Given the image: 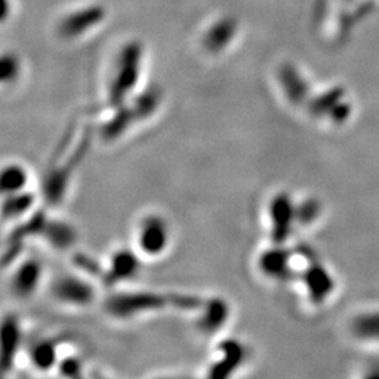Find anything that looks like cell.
I'll return each mask as SVG.
<instances>
[{"label": "cell", "instance_id": "e0dca14e", "mask_svg": "<svg viewBox=\"0 0 379 379\" xmlns=\"http://www.w3.org/2000/svg\"><path fill=\"white\" fill-rule=\"evenodd\" d=\"M19 66L13 61L0 59V86L9 85L17 79Z\"/></svg>", "mask_w": 379, "mask_h": 379}, {"label": "cell", "instance_id": "5bb4252c", "mask_svg": "<svg viewBox=\"0 0 379 379\" xmlns=\"http://www.w3.org/2000/svg\"><path fill=\"white\" fill-rule=\"evenodd\" d=\"M222 356H223V360L221 362H218L216 368L226 367L225 369H226V375H227L232 369H235L234 367L236 364H239V362L243 361L245 351H243V347H240V345H236V343H234V341H229V343L223 345V347H222Z\"/></svg>", "mask_w": 379, "mask_h": 379}, {"label": "cell", "instance_id": "3957f363", "mask_svg": "<svg viewBox=\"0 0 379 379\" xmlns=\"http://www.w3.org/2000/svg\"><path fill=\"white\" fill-rule=\"evenodd\" d=\"M44 265L41 260L27 257L20 261L10 274V291L19 299H30L40 289L44 280Z\"/></svg>", "mask_w": 379, "mask_h": 379}, {"label": "cell", "instance_id": "ba28073f", "mask_svg": "<svg viewBox=\"0 0 379 379\" xmlns=\"http://www.w3.org/2000/svg\"><path fill=\"white\" fill-rule=\"evenodd\" d=\"M38 235L50 243L57 250H66L76 242V234L73 225L63 219H43Z\"/></svg>", "mask_w": 379, "mask_h": 379}, {"label": "cell", "instance_id": "9c48e42d", "mask_svg": "<svg viewBox=\"0 0 379 379\" xmlns=\"http://www.w3.org/2000/svg\"><path fill=\"white\" fill-rule=\"evenodd\" d=\"M59 345L52 338H40L31 345L28 350L30 365L37 371L55 369L61 361Z\"/></svg>", "mask_w": 379, "mask_h": 379}, {"label": "cell", "instance_id": "7c38bea8", "mask_svg": "<svg viewBox=\"0 0 379 379\" xmlns=\"http://www.w3.org/2000/svg\"><path fill=\"white\" fill-rule=\"evenodd\" d=\"M260 267L270 277L284 278L285 276H288L289 272V257L281 249H273L263 254Z\"/></svg>", "mask_w": 379, "mask_h": 379}, {"label": "cell", "instance_id": "8992f818", "mask_svg": "<svg viewBox=\"0 0 379 379\" xmlns=\"http://www.w3.org/2000/svg\"><path fill=\"white\" fill-rule=\"evenodd\" d=\"M139 246L147 254H159L165 250L169 239L167 225L159 216L146 218L139 231Z\"/></svg>", "mask_w": 379, "mask_h": 379}, {"label": "cell", "instance_id": "8fae6325", "mask_svg": "<svg viewBox=\"0 0 379 379\" xmlns=\"http://www.w3.org/2000/svg\"><path fill=\"white\" fill-rule=\"evenodd\" d=\"M303 283H305L311 298L316 302H319V299L322 302V299L333 289V281L322 265L320 267L319 265H311L305 276H303Z\"/></svg>", "mask_w": 379, "mask_h": 379}, {"label": "cell", "instance_id": "52a82bcc", "mask_svg": "<svg viewBox=\"0 0 379 379\" xmlns=\"http://www.w3.org/2000/svg\"><path fill=\"white\" fill-rule=\"evenodd\" d=\"M31 174L28 167L20 162L0 165V198L9 197L30 188Z\"/></svg>", "mask_w": 379, "mask_h": 379}, {"label": "cell", "instance_id": "4fadbf2b", "mask_svg": "<svg viewBox=\"0 0 379 379\" xmlns=\"http://www.w3.org/2000/svg\"><path fill=\"white\" fill-rule=\"evenodd\" d=\"M138 269V261L136 257L130 252H119L114 254L111 260V277L114 281L127 280L131 277Z\"/></svg>", "mask_w": 379, "mask_h": 379}, {"label": "cell", "instance_id": "7a4b0ae2", "mask_svg": "<svg viewBox=\"0 0 379 379\" xmlns=\"http://www.w3.org/2000/svg\"><path fill=\"white\" fill-rule=\"evenodd\" d=\"M51 294L55 300L68 307H88L94 299L93 285L81 276L62 274L51 285Z\"/></svg>", "mask_w": 379, "mask_h": 379}, {"label": "cell", "instance_id": "ac0fdd59", "mask_svg": "<svg viewBox=\"0 0 379 379\" xmlns=\"http://www.w3.org/2000/svg\"><path fill=\"white\" fill-rule=\"evenodd\" d=\"M318 214H319V207L315 201H307L299 207L296 205V221L302 223L311 222L312 219L316 218Z\"/></svg>", "mask_w": 379, "mask_h": 379}, {"label": "cell", "instance_id": "5b68a950", "mask_svg": "<svg viewBox=\"0 0 379 379\" xmlns=\"http://www.w3.org/2000/svg\"><path fill=\"white\" fill-rule=\"evenodd\" d=\"M272 223H273V238L278 243L288 239L292 225L296 221V207L291 198L285 194L278 196L273 200L270 207Z\"/></svg>", "mask_w": 379, "mask_h": 379}, {"label": "cell", "instance_id": "30bf717a", "mask_svg": "<svg viewBox=\"0 0 379 379\" xmlns=\"http://www.w3.org/2000/svg\"><path fill=\"white\" fill-rule=\"evenodd\" d=\"M37 203V196L31 190L0 198V216L5 221H19L32 211Z\"/></svg>", "mask_w": 379, "mask_h": 379}, {"label": "cell", "instance_id": "9a60e30c", "mask_svg": "<svg viewBox=\"0 0 379 379\" xmlns=\"http://www.w3.org/2000/svg\"><path fill=\"white\" fill-rule=\"evenodd\" d=\"M226 312H227V309H226L223 302H219V300L211 302L203 316V320H201L203 326L208 330L219 327L227 315Z\"/></svg>", "mask_w": 379, "mask_h": 379}, {"label": "cell", "instance_id": "6da1fadb", "mask_svg": "<svg viewBox=\"0 0 379 379\" xmlns=\"http://www.w3.org/2000/svg\"><path fill=\"white\" fill-rule=\"evenodd\" d=\"M169 305L193 309L203 307V302L198 298L188 295H161V294H117L111 296L105 307L107 311L117 318H130L145 311L162 309Z\"/></svg>", "mask_w": 379, "mask_h": 379}, {"label": "cell", "instance_id": "2e32d148", "mask_svg": "<svg viewBox=\"0 0 379 379\" xmlns=\"http://www.w3.org/2000/svg\"><path fill=\"white\" fill-rule=\"evenodd\" d=\"M354 330L364 338H379V314L364 315L356 320Z\"/></svg>", "mask_w": 379, "mask_h": 379}, {"label": "cell", "instance_id": "277c9868", "mask_svg": "<svg viewBox=\"0 0 379 379\" xmlns=\"http://www.w3.org/2000/svg\"><path fill=\"white\" fill-rule=\"evenodd\" d=\"M23 327L14 315L0 318V369L9 371L16 364L23 349Z\"/></svg>", "mask_w": 379, "mask_h": 379}]
</instances>
